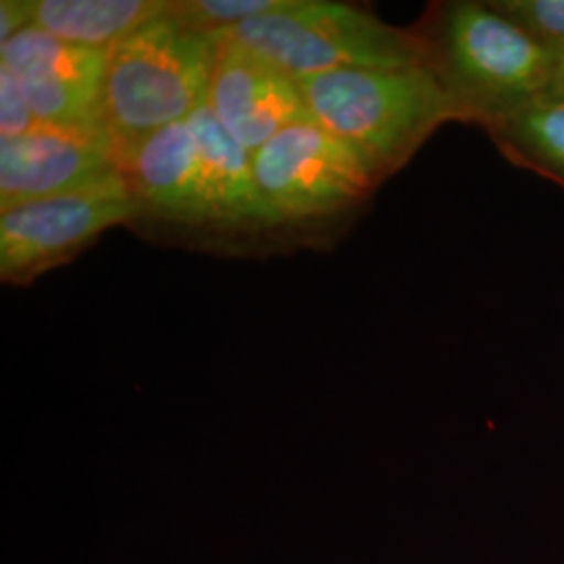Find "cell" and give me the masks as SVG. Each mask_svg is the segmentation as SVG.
<instances>
[{"label":"cell","mask_w":564,"mask_h":564,"mask_svg":"<svg viewBox=\"0 0 564 564\" xmlns=\"http://www.w3.org/2000/svg\"><path fill=\"white\" fill-rule=\"evenodd\" d=\"M32 25L30 0H2L0 2V44L11 41Z\"/></svg>","instance_id":"e0dca14e"},{"label":"cell","mask_w":564,"mask_h":564,"mask_svg":"<svg viewBox=\"0 0 564 564\" xmlns=\"http://www.w3.org/2000/svg\"><path fill=\"white\" fill-rule=\"evenodd\" d=\"M514 139L564 176V101L545 93L500 116Z\"/></svg>","instance_id":"4fadbf2b"},{"label":"cell","mask_w":564,"mask_h":564,"mask_svg":"<svg viewBox=\"0 0 564 564\" xmlns=\"http://www.w3.org/2000/svg\"><path fill=\"white\" fill-rule=\"evenodd\" d=\"M558 57L498 11L475 2L445 4L435 55L426 65L466 113L505 116L550 93Z\"/></svg>","instance_id":"277c9868"},{"label":"cell","mask_w":564,"mask_h":564,"mask_svg":"<svg viewBox=\"0 0 564 564\" xmlns=\"http://www.w3.org/2000/svg\"><path fill=\"white\" fill-rule=\"evenodd\" d=\"M209 39L216 53L205 102L249 155L286 126L312 120L291 76L226 34Z\"/></svg>","instance_id":"ba28073f"},{"label":"cell","mask_w":564,"mask_h":564,"mask_svg":"<svg viewBox=\"0 0 564 564\" xmlns=\"http://www.w3.org/2000/svg\"><path fill=\"white\" fill-rule=\"evenodd\" d=\"M494 11L506 20L519 25L527 36H531L545 51L564 55V0H505L494 2Z\"/></svg>","instance_id":"9a60e30c"},{"label":"cell","mask_w":564,"mask_h":564,"mask_svg":"<svg viewBox=\"0 0 564 564\" xmlns=\"http://www.w3.org/2000/svg\"><path fill=\"white\" fill-rule=\"evenodd\" d=\"M0 65L15 76L39 123L101 121L105 51L69 44L30 25L0 44Z\"/></svg>","instance_id":"9c48e42d"},{"label":"cell","mask_w":564,"mask_h":564,"mask_svg":"<svg viewBox=\"0 0 564 564\" xmlns=\"http://www.w3.org/2000/svg\"><path fill=\"white\" fill-rule=\"evenodd\" d=\"M550 95L556 97V99H563L564 101V55L558 59V63H556V72H554V78H552Z\"/></svg>","instance_id":"ac0fdd59"},{"label":"cell","mask_w":564,"mask_h":564,"mask_svg":"<svg viewBox=\"0 0 564 564\" xmlns=\"http://www.w3.org/2000/svg\"><path fill=\"white\" fill-rule=\"evenodd\" d=\"M116 170L101 121L39 123L21 137L0 139V212L80 188Z\"/></svg>","instance_id":"52a82bcc"},{"label":"cell","mask_w":564,"mask_h":564,"mask_svg":"<svg viewBox=\"0 0 564 564\" xmlns=\"http://www.w3.org/2000/svg\"><path fill=\"white\" fill-rule=\"evenodd\" d=\"M218 34L258 53L293 80L341 69L426 65L421 39L341 2L286 0L281 9Z\"/></svg>","instance_id":"3957f363"},{"label":"cell","mask_w":564,"mask_h":564,"mask_svg":"<svg viewBox=\"0 0 564 564\" xmlns=\"http://www.w3.org/2000/svg\"><path fill=\"white\" fill-rule=\"evenodd\" d=\"M39 126L36 116L21 93L15 76L0 65V134L2 139H15Z\"/></svg>","instance_id":"2e32d148"},{"label":"cell","mask_w":564,"mask_h":564,"mask_svg":"<svg viewBox=\"0 0 564 564\" xmlns=\"http://www.w3.org/2000/svg\"><path fill=\"white\" fill-rule=\"evenodd\" d=\"M186 121L199 151L209 226L224 230L276 226L258 193L251 155L224 130L207 102Z\"/></svg>","instance_id":"8fae6325"},{"label":"cell","mask_w":564,"mask_h":564,"mask_svg":"<svg viewBox=\"0 0 564 564\" xmlns=\"http://www.w3.org/2000/svg\"><path fill=\"white\" fill-rule=\"evenodd\" d=\"M141 216L120 170L55 197L0 212V279L30 284L69 262L101 232Z\"/></svg>","instance_id":"5b68a950"},{"label":"cell","mask_w":564,"mask_h":564,"mask_svg":"<svg viewBox=\"0 0 564 564\" xmlns=\"http://www.w3.org/2000/svg\"><path fill=\"white\" fill-rule=\"evenodd\" d=\"M214 53L209 36L165 18L105 51L101 123L120 172L141 142L205 102Z\"/></svg>","instance_id":"7a4b0ae2"},{"label":"cell","mask_w":564,"mask_h":564,"mask_svg":"<svg viewBox=\"0 0 564 564\" xmlns=\"http://www.w3.org/2000/svg\"><path fill=\"white\" fill-rule=\"evenodd\" d=\"M286 0H170L165 20L197 34H218L281 9Z\"/></svg>","instance_id":"5bb4252c"},{"label":"cell","mask_w":564,"mask_h":564,"mask_svg":"<svg viewBox=\"0 0 564 564\" xmlns=\"http://www.w3.org/2000/svg\"><path fill=\"white\" fill-rule=\"evenodd\" d=\"M141 214L181 226H209L202 162L188 121H178L134 151L121 170Z\"/></svg>","instance_id":"30bf717a"},{"label":"cell","mask_w":564,"mask_h":564,"mask_svg":"<svg viewBox=\"0 0 564 564\" xmlns=\"http://www.w3.org/2000/svg\"><path fill=\"white\" fill-rule=\"evenodd\" d=\"M295 82L310 118L351 147L375 181L410 160L437 126L464 116L429 65L341 69Z\"/></svg>","instance_id":"6da1fadb"},{"label":"cell","mask_w":564,"mask_h":564,"mask_svg":"<svg viewBox=\"0 0 564 564\" xmlns=\"http://www.w3.org/2000/svg\"><path fill=\"white\" fill-rule=\"evenodd\" d=\"M165 0H30L32 25L61 41L107 51L162 20Z\"/></svg>","instance_id":"7c38bea8"},{"label":"cell","mask_w":564,"mask_h":564,"mask_svg":"<svg viewBox=\"0 0 564 564\" xmlns=\"http://www.w3.org/2000/svg\"><path fill=\"white\" fill-rule=\"evenodd\" d=\"M251 167L276 226L335 216L377 184L358 153L314 120L286 126L251 155Z\"/></svg>","instance_id":"8992f818"}]
</instances>
